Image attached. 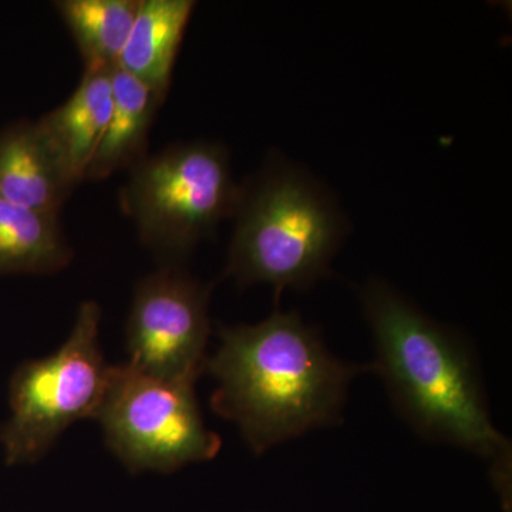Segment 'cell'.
Masks as SVG:
<instances>
[{
	"mask_svg": "<svg viewBox=\"0 0 512 512\" xmlns=\"http://www.w3.org/2000/svg\"><path fill=\"white\" fill-rule=\"evenodd\" d=\"M360 302L375 342V362L367 367L382 379L396 412L423 439L484 460L511 512V443L491 419L470 345L387 282H367Z\"/></svg>",
	"mask_w": 512,
	"mask_h": 512,
	"instance_id": "cell-1",
	"label": "cell"
},
{
	"mask_svg": "<svg viewBox=\"0 0 512 512\" xmlns=\"http://www.w3.org/2000/svg\"><path fill=\"white\" fill-rule=\"evenodd\" d=\"M205 372L217 382L211 407L238 427L256 456L342 419L350 384L367 367L333 355L296 312L255 325L220 326Z\"/></svg>",
	"mask_w": 512,
	"mask_h": 512,
	"instance_id": "cell-2",
	"label": "cell"
},
{
	"mask_svg": "<svg viewBox=\"0 0 512 512\" xmlns=\"http://www.w3.org/2000/svg\"><path fill=\"white\" fill-rule=\"evenodd\" d=\"M227 275L238 285L305 291L325 278L345 222L325 190L291 165L276 164L242 187Z\"/></svg>",
	"mask_w": 512,
	"mask_h": 512,
	"instance_id": "cell-3",
	"label": "cell"
},
{
	"mask_svg": "<svg viewBox=\"0 0 512 512\" xmlns=\"http://www.w3.org/2000/svg\"><path fill=\"white\" fill-rule=\"evenodd\" d=\"M241 192L224 147L197 141L175 144L131 167L120 202L144 245L181 258L234 217Z\"/></svg>",
	"mask_w": 512,
	"mask_h": 512,
	"instance_id": "cell-4",
	"label": "cell"
},
{
	"mask_svg": "<svg viewBox=\"0 0 512 512\" xmlns=\"http://www.w3.org/2000/svg\"><path fill=\"white\" fill-rule=\"evenodd\" d=\"M100 319L96 302L82 303L59 350L13 373L10 416L0 429L9 466L36 463L72 424L96 417L110 372L100 348Z\"/></svg>",
	"mask_w": 512,
	"mask_h": 512,
	"instance_id": "cell-5",
	"label": "cell"
},
{
	"mask_svg": "<svg viewBox=\"0 0 512 512\" xmlns=\"http://www.w3.org/2000/svg\"><path fill=\"white\" fill-rule=\"evenodd\" d=\"M194 386L157 379L127 363L110 366L94 419L128 470L173 473L220 453L221 437L205 426Z\"/></svg>",
	"mask_w": 512,
	"mask_h": 512,
	"instance_id": "cell-6",
	"label": "cell"
},
{
	"mask_svg": "<svg viewBox=\"0 0 512 512\" xmlns=\"http://www.w3.org/2000/svg\"><path fill=\"white\" fill-rule=\"evenodd\" d=\"M210 293V286L174 266L141 279L127 322V365L157 379L195 384L208 357Z\"/></svg>",
	"mask_w": 512,
	"mask_h": 512,
	"instance_id": "cell-7",
	"label": "cell"
},
{
	"mask_svg": "<svg viewBox=\"0 0 512 512\" xmlns=\"http://www.w3.org/2000/svg\"><path fill=\"white\" fill-rule=\"evenodd\" d=\"M74 185L39 123L19 121L0 133V197L59 215Z\"/></svg>",
	"mask_w": 512,
	"mask_h": 512,
	"instance_id": "cell-8",
	"label": "cell"
},
{
	"mask_svg": "<svg viewBox=\"0 0 512 512\" xmlns=\"http://www.w3.org/2000/svg\"><path fill=\"white\" fill-rule=\"evenodd\" d=\"M111 73L113 70L84 69L72 96L37 121L76 184L84 180L109 124L113 110Z\"/></svg>",
	"mask_w": 512,
	"mask_h": 512,
	"instance_id": "cell-9",
	"label": "cell"
},
{
	"mask_svg": "<svg viewBox=\"0 0 512 512\" xmlns=\"http://www.w3.org/2000/svg\"><path fill=\"white\" fill-rule=\"evenodd\" d=\"M194 9L192 0H141L117 69L164 99Z\"/></svg>",
	"mask_w": 512,
	"mask_h": 512,
	"instance_id": "cell-10",
	"label": "cell"
},
{
	"mask_svg": "<svg viewBox=\"0 0 512 512\" xmlns=\"http://www.w3.org/2000/svg\"><path fill=\"white\" fill-rule=\"evenodd\" d=\"M113 110L84 180H104L147 157L148 136L163 97L121 69L111 73Z\"/></svg>",
	"mask_w": 512,
	"mask_h": 512,
	"instance_id": "cell-11",
	"label": "cell"
},
{
	"mask_svg": "<svg viewBox=\"0 0 512 512\" xmlns=\"http://www.w3.org/2000/svg\"><path fill=\"white\" fill-rule=\"evenodd\" d=\"M72 258L59 215L0 197V275L53 274L66 268Z\"/></svg>",
	"mask_w": 512,
	"mask_h": 512,
	"instance_id": "cell-12",
	"label": "cell"
},
{
	"mask_svg": "<svg viewBox=\"0 0 512 512\" xmlns=\"http://www.w3.org/2000/svg\"><path fill=\"white\" fill-rule=\"evenodd\" d=\"M141 0H62L56 8L79 47L84 69L114 70Z\"/></svg>",
	"mask_w": 512,
	"mask_h": 512,
	"instance_id": "cell-13",
	"label": "cell"
}]
</instances>
